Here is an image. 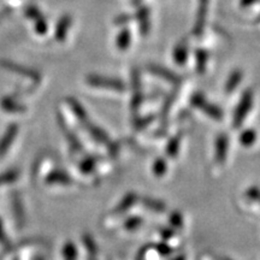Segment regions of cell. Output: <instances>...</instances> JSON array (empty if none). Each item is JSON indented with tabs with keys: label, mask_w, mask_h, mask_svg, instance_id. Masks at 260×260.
<instances>
[{
	"label": "cell",
	"mask_w": 260,
	"mask_h": 260,
	"mask_svg": "<svg viewBox=\"0 0 260 260\" xmlns=\"http://www.w3.org/2000/svg\"><path fill=\"white\" fill-rule=\"evenodd\" d=\"M191 104L195 107H198V109H200L201 111L206 113L210 118L216 119V121H220L223 118V112L220 111V109H218L216 105H213V104L207 102L205 99V96L201 95V94H195L193 99H191Z\"/></svg>",
	"instance_id": "cell-3"
},
{
	"label": "cell",
	"mask_w": 260,
	"mask_h": 260,
	"mask_svg": "<svg viewBox=\"0 0 260 260\" xmlns=\"http://www.w3.org/2000/svg\"><path fill=\"white\" fill-rule=\"evenodd\" d=\"M197 57V70L199 74H204L206 70V64L209 60V53L205 50H198L195 53Z\"/></svg>",
	"instance_id": "cell-16"
},
{
	"label": "cell",
	"mask_w": 260,
	"mask_h": 260,
	"mask_svg": "<svg viewBox=\"0 0 260 260\" xmlns=\"http://www.w3.org/2000/svg\"><path fill=\"white\" fill-rule=\"evenodd\" d=\"M242 77H243L242 71H240V70L233 71L232 75H230L229 79H228L226 83H225V93L226 94L233 93L234 90L236 89V87L239 86V83L242 81Z\"/></svg>",
	"instance_id": "cell-12"
},
{
	"label": "cell",
	"mask_w": 260,
	"mask_h": 260,
	"mask_svg": "<svg viewBox=\"0 0 260 260\" xmlns=\"http://www.w3.org/2000/svg\"><path fill=\"white\" fill-rule=\"evenodd\" d=\"M18 177V172L17 171H9L6 172L5 175L0 176V184H5V183H11L17 180Z\"/></svg>",
	"instance_id": "cell-25"
},
{
	"label": "cell",
	"mask_w": 260,
	"mask_h": 260,
	"mask_svg": "<svg viewBox=\"0 0 260 260\" xmlns=\"http://www.w3.org/2000/svg\"><path fill=\"white\" fill-rule=\"evenodd\" d=\"M63 254L65 260H75L76 259V248H75L74 243L68 242L65 243L63 248Z\"/></svg>",
	"instance_id": "cell-21"
},
{
	"label": "cell",
	"mask_w": 260,
	"mask_h": 260,
	"mask_svg": "<svg viewBox=\"0 0 260 260\" xmlns=\"http://www.w3.org/2000/svg\"><path fill=\"white\" fill-rule=\"evenodd\" d=\"M252 105H253V92L251 89H248L243 93L242 99L240 100L239 105H237L235 110V113H234L233 124L235 128H239V126L242 124V122L245 121L247 115H248L249 110L252 109Z\"/></svg>",
	"instance_id": "cell-2"
},
{
	"label": "cell",
	"mask_w": 260,
	"mask_h": 260,
	"mask_svg": "<svg viewBox=\"0 0 260 260\" xmlns=\"http://www.w3.org/2000/svg\"><path fill=\"white\" fill-rule=\"evenodd\" d=\"M178 148H180V139L178 138L172 139L170 141V144L168 145V148H167L168 155H170V157H172V158L176 157Z\"/></svg>",
	"instance_id": "cell-24"
},
{
	"label": "cell",
	"mask_w": 260,
	"mask_h": 260,
	"mask_svg": "<svg viewBox=\"0 0 260 260\" xmlns=\"http://www.w3.org/2000/svg\"><path fill=\"white\" fill-rule=\"evenodd\" d=\"M80 168H81V170H82L83 172H90V171L93 170V168H94L93 159H90V158L83 159V160L80 162Z\"/></svg>",
	"instance_id": "cell-28"
},
{
	"label": "cell",
	"mask_w": 260,
	"mask_h": 260,
	"mask_svg": "<svg viewBox=\"0 0 260 260\" xmlns=\"http://www.w3.org/2000/svg\"><path fill=\"white\" fill-rule=\"evenodd\" d=\"M18 132V125L17 124H10V126L6 130L5 135L3 136V139L0 140V157H3L6 153L10 146H11L12 142L16 138V134Z\"/></svg>",
	"instance_id": "cell-7"
},
{
	"label": "cell",
	"mask_w": 260,
	"mask_h": 260,
	"mask_svg": "<svg viewBox=\"0 0 260 260\" xmlns=\"http://www.w3.org/2000/svg\"><path fill=\"white\" fill-rule=\"evenodd\" d=\"M228 153V138L225 134H220L216 140V146H214V160L217 162H224Z\"/></svg>",
	"instance_id": "cell-8"
},
{
	"label": "cell",
	"mask_w": 260,
	"mask_h": 260,
	"mask_svg": "<svg viewBox=\"0 0 260 260\" xmlns=\"http://www.w3.org/2000/svg\"><path fill=\"white\" fill-rule=\"evenodd\" d=\"M35 31L38 32L39 35H45L48 30V23L45 19L44 16H41L40 18L35 19Z\"/></svg>",
	"instance_id": "cell-20"
},
{
	"label": "cell",
	"mask_w": 260,
	"mask_h": 260,
	"mask_svg": "<svg viewBox=\"0 0 260 260\" xmlns=\"http://www.w3.org/2000/svg\"><path fill=\"white\" fill-rule=\"evenodd\" d=\"M259 204H260V200H259Z\"/></svg>",
	"instance_id": "cell-33"
},
{
	"label": "cell",
	"mask_w": 260,
	"mask_h": 260,
	"mask_svg": "<svg viewBox=\"0 0 260 260\" xmlns=\"http://www.w3.org/2000/svg\"><path fill=\"white\" fill-rule=\"evenodd\" d=\"M14 207H15V214H16V217H17L18 223H21V225H22V224L24 223V216H23V210H22L21 201H18V199H15Z\"/></svg>",
	"instance_id": "cell-26"
},
{
	"label": "cell",
	"mask_w": 260,
	"mask_h": 260,
	"mask_svg": "<svg viewBox=\"0 0 260 260\" xmlns=\"http://www.w3.org/2000/svg\"><path fill=\"white\" fill-rule=\"evenodd\" d=\"M0 65H2L4 69L11 71V73L22 75V76L35 81V82H40V79H41L40 74H39L37 70L29 69V68L23 67V65L16 64L14 61H9V60H2L0 61Z\"/></svg>",
	"instance_id": "cell-4"
},
{
	"label": "cell",
	"mask_w": 260,
	"mask_h": 260,
	"mask_svg": "<svg viewBox=\"0 0 260 260\" xmlns=\"http://www.w3.org/2000/svg\"><path fill=\"white\" fill-rule=\"evenodd\" d=\"M167 169H168L167 160L162 158H159L154 161L153 164V175H155V176L158 177L164 176L165 172H167Z\"/></svg>",
	"instance_id": "cell-19"
},
{
	"label": "cell",
	"mask_w": 260,
	"mask_h": 260,
	"mask_svg": "<svg viewBox=\"0 0 260 260\" xmlns=\"http://www.w3.org/2000/svg\"><path fill=\"white\" fill-rule=\"evenodd\" d=\"M144 205L147 207L148 210L154 211V212H157V213H160V212H162V211H165V209H167L165 204H162L161 201L151 199V198H145Z\"/></svg>",
	"instance_id": "cell-18"
},
{
	"label": "cell",
	"mask_w": 260,
	"mask_h": 260,
	"mask_svg": "<svg viewBox=\"0 0 260 260\" xmlns=\"http://www.w3.org/2000/svg\"><path fill=\"white\" fill-rule=\"evenodd\" d=\"M47 184H64V186H68V184L71 183V178L65 175L64 172L58 171L51 174L50 176L47 177Z\"/></svg>",
	"instance_id": "cell-15"
},
{
	"label": "cell",
	"mask_w": 260,
	"mask_h": 260,
	"mask_svg": "<svg viewBox=\"0 0 260 260\" xmlns=\"http://www.w3.org/2000/svg\"><path fill=\"white\" fill-rule=\"evenodd\" d=\"M71 24H73V18H71L70 15L61 16V17L59 18V21L57 22L56 30H54V37H56L57 41H59V42L65 41Z\"/></svg>",
	"instance_id": "cell-6"
},
{
	"label": "cell",
	"mask_w": 260,
	"mask_h": 260,
	"mask_svg": "<svg viewBox=\"0 0 260 260\" xmlns=\"http://www.w3.org/2000/svg\"><path fill=\"white\" fill-rule=\"evenodd\" d=\"M142 224V219L140 217H133V218L128 219L124 224V228L128 230H134L136 228H139Z\"/></svg>",
	"instance_id": "cell-27"
},
{
	"label": "cell",
	"mask_w": 260,
	"mask_h": 260,
	"mask_svg": "<svg viewBox=\"0 0 260 260\" xmlns=\"http://www.w3.org/2000/svg\"><path fill=\"white\" fill-rule=\"evenodd\" d=\"M245 197L246 199L248 201H253V203H255V201H259L260 200V189L258 187H249L248 189L245 191Z\"/></svg>",
	"instance_id": "cell-22"
},
{
	"label": "cell",
	"mask_w": 260,
	"mask_h": 260,
	"mask_svg": "<svg viewBox=\"0 0 260 260\" xmlns=\"http://www.w3.org/2000/svg\"><path fill=\"white\" fill-rule=\"evenodd\" d=\"M0 242H3V243H5V242H6V237H5L4 230H3L2 222H0Z\"/></svg>",
	"instance_id": "cell-32"
},
{
	"label": "cell",
	"mask_w": 260,
	"mask_h": 260,
	"mask_svg": "<svg viewBox=\"0 0 260 260\" xmlns=\"http://www.w3.org/2000/svg\"><path fill=\"white\" fill-rule=\"evenodd\" d=\"M207 8H209V0H199L197 19H195V23L193 27V34L197 35V37H200L205 29L206 17H207Z\"/></svg>",
	"instance_id": "cell-5"
},
{
	"label": "cell",
	"mask_w": 260,
	"mask_h": 260,
	"mask_svg": "<svg viewBox=\"0 0 260 260\" xmlns=\"http://www.w3.org/2000/svg\"><path fill=\"white\" fill-rule=\"evenodd\" d=\"M240 144L245 147H251V146L254 144L256 140V133L253 129H247L245 132L240 135Z\"/></svg>",
	"instance_id": "cell-17"
},
{
	"label": "cell",
	"mask_w": 260,
	"mask_h": 260,
	"mask_svg": "<svg viewBox=\"0 0 260 260\" xmlns=\"http://www.w3.org/2000/svg\"><path fill=\"white\" fill-rule=\"evenodd\" d=\"M172 57H174V60L176 61L178 65H183L187 61L188 58V46L187 41H181L180 44H177L174 48V52H172Z\"/></svg>",
	"instance_id": "cell-11"
},
{
	"label": "cell",
	"mask_w": 260,
	"mask_h": 260,
	"mask_svg": "<svg viewBox=\"0 0 260 260\" xmlns=\"http://www.w3.org/2000/svg\"><path fill=\"white\" fill-rule=\"evenodd\" d=\"M135 18L138 19L140 31L142 35H147L149 32V28H151V22H149V10L146 6H141L139 8L135 14Z\"/></svg>",
	"instance_id": "cell-9"
},
{
	"label": "cell",
	"mask_w": 260,
	"mask_h": 260,
	"mask_svg": "<svg viewBox=\"0 0 260 260\" xmlns=\"http://www.w3.org/2000/svg\"><path fill=\"white\" fill-rule=\"evenodd\" d=\"M259 2L260 0H240V5H241L242 8H248V6H251Z\"/></svg>",
	"instance_id": "cell-31"
},
{
	"label": "cell",
	"mask_w": 260,
	"mask_h": 260,
	"mask_svg": "<svg viewBox=\"0 0 260 260\" xmlns=\"http://www.w3.org/2000/svg\"><path fill=\"white\" fill-rule=\"evenodd\" d=\"M87 83L94 88L113 90V92H124L125 84L121 80L111 79V77H104L99 75H90L87 77Z\"/></svg>",
	"instance_id": "cell-1"
},
{
	"label": "cell",
	"mask_w": 260,
	"mask_h": 260,
	"mask_svg": "<svg viewBox=\"0 0 260 260\" xmlns=\"http://www.w3.org/2000/svg\"><path fill=\"white\" fill-rule=\"evenodd\" d=\"M130 42H132V34H130L129 29H122V31L119 32L118 37H117L116 45L118 47L119 51H125L128 50L130 46Z\"/></svg>",
	"instance_id": "cell-14"
},
{
	"label": "cell",
	"mask_w": 260,
	"mask_h": 260,
	"mask_svg": "<svg viewBox=\"0 0 260 260\" xmlns=\"http://www.w3.org/2000/svg\"><path fill=\"white\" fill-rule=\"evenodd\" d=\"M148 70L153 75H157V76L160 77V79L167 80L171 83L180 82V77H178L175 73H172V71L167 69V68L159 67V65H149Z\"/></svg>",
	"instance_id": "cell-10"
},
{
	"label": "cell",
	"mask_w": 260,
	"mask_h": 260,
	"mask_svg": "<svg viewBox=\"0 0 260 260\" xmlns=\"http://www.w3.org/2000/svg\"><path fill=\"white\" fill-rule=\"evenodd\" d=\"M0 104H2L3 109L8 112H24L27 110L24 105L15 102L12 98H4V99H2Z\"/></svg>",
	"instance_id": "cell-13"
},
{
	"label": "cell",
	"mask_w": 260,
	"mask_h": 260,
	"mask_svg": "<svg viewBox=\"0 0 260 260\" xmlns=\"http://www.w3.org/2000/svg\"><path fill=\"white\" fill-rule=\"evenodd\" d=\"M133 19V16L129 15V14H122L119 16H117L115 18V24L117 25H122V24H125V23H129L130 21Z\"/></svg>",
	"instance_id": "cell-30"
},
{
	"label": "cell",
	"mask_w": 260,
	"mask_h": 260,
	"mask_svg": "<svg viewBox=\"0 0 260 260\" xmlns=\"http://www.w3.org/2000/svg\"><path fill=\"white\" fill-rule=\"evenodd\" d=\"M170 222L175 228H181L182 225H183V217H182L181 213L175 212L171 214Z\"/></svg>",
	"instance_id": "cell-29"
},
{
	"label": "cell",
	"mask_w": 260,
	"mask_h": 260,
	"mask_svg": "<svg viewBox=\"0 0 260 260\" xmlns=\"http://www.w3.org/2000/svg\"><path fill=\"white\" fill-rule=\"evenodd\" d=\"M24 14H25V16H27L28 18L32 19V21H35V19L40 18L41 16H44V15L41 14V11H40V10H39V8H37V6H35V5L27 6V8H25Z\"/></svg>",
	"instance_id": "cell-23"
}]
</instances>
